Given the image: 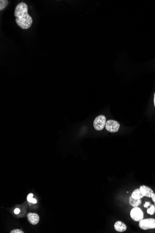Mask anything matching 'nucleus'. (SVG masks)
Segmentation results:
<instances>
[{
	"label": "nucleus",
	"mask_w": 155,
	"mask_h": 233,
	"mask_svg": "<svg viewBox=\"0 0 155 233\" xmlns=\"http://www.w3.org/2000/svg\"><path fill=\"white\" fill-rule=\"evenodd\" d=\"M154 104L155 107V93H154Z\"/></svg>",
	"instance_id": "nucleus-19"
},
{
	"label": "nucleus",
	"mask_w": 155,
	"mask_h": 233,
	"mask_svg": "<svg viewBox=\"0 0 155 233\" xmlns=\"http://www.w3.org/2000/svg\"><path fill=\"white\" fill-rule=\"evenodd\" d=\"M10 233H24L22 230L19 229H14L10 232Z\"/></svg>",
	"instance_id": "nucleus-13"
},
{
	"label": "nucleus",
	"mask_w": 155,
	"mask_h": 233,
	"mask_svg": "<svg viewBox=\"0 0 155 233\" xmlns=\"http://www.w3.org/2000/svg\"><path fill=\"white\" fill-rule=\"evenodd\" d=\"M31 203H34V204H35L37 203V200L35 199L32 198V199L30 200V202Z\"/></svg>",
	"instance_id": "nucleus-16"
},
{
	"label": "nucleus",
	"mask_w": 155,
	"mask_h": 233,
	"mask_svg": "<svg viewBox=\"0 0 155 233\" xmlns=\"http://www.w3.org/2000/svg\"><path fill=\"white\" fill-rule=\"evenodd\" d=\"M151 204H152L150 201H146L145 203H144V205H143V207H144V208H148L151 205Z\"/></svg>",
	"instance_id": "nucleus-14"
},
{
	"label": "nucleus",
	"mask_w": 155,
	"mask_h": 233,
	"mask_svg": "<svg viewBox=\"0 0 155 233\" xmlns=\"http://www.w3.org/2000/svg\"><path fill=\"white\" fill-rule=\"evenodd\" d=\"M105 127L108 131L110 133H116L119 130L120 124L117 121L109 120L106 123Z\"/></svg>",
	"instance_id": "nucleus-5"
},
{
	"label": "nucleus",
	"mask_w": 155,
	"mask_h": 233,
	"mask_svg": "<svg viewBox=\"0 0 155 233\" xmlns=\"http://www.w3.org/2000/svg\"><path fill=\"white\" fill-rule=\"evenodd\" d=\"M139 227L141 229L146 230L155 228V219L148 218L139 221Z\"/></svg>",
	"instance_id": "nucleus-2"
},
{
	"label": "nucleus",
	"mask_w": 155,
	"mask_h": 233,
	"mask_svg": "<svg viewBox=\"0 0 155 233\" xmlns=\"http://www.w3.org/2000/svg\"><path fill=\"white\" fill-rule=\"evenodd\" d=\"M140 189L143 195L145 197L151 198L154 194L153 190L151 188L143 185L140 187Z\"/></svg>",
	"instance_id": "nucleus-6"
},
{
	"label": "nucleus",
	"mask_w": 155,
	"mask_h": 233,
	"mask_svg": "<svg viewBox=\"0 0 155 233\" xmlns=\"http://www.w3.org/2000/svg\"><path fill=\"white\" fill-rule=\"evenodd\" d=\"M151 199H152L153 202H154V203H155V193L153 194V195H152V197H151Z\"/></svg>",
	"instance_id": "nucleus-18"
},
{
	"label": "nucleus",
	"mask_w": 155,
	"mask_h": 233,
	"mask_svg": "<svg viewBox=\"0 0 155 233\" xmlns=\"http://www.w3.org/2000/svg\"><path fill=\"white\" fill-rule=\"evenodd\" d=\"M155 203V205H155V203Z\"/></svg>",
	"instance_id": "nucleus-20"
},
{
	"label": "nucleus",
	"mask_w": 155,
	"mask_h": 233,
	"mask_svg": "<svg viewBox=\"0 0 155 233\" xmlns=\"http://www.w3.org/2000/svg\"><path fill=\"white\" fill-rule=\"evenodd\" d=\"M115 229L118 232H123L126 231L127 229V226L126 225L121 221H116L114 225Z\"/></svg>",
	"instance_id": "nucleus-8"
},
{
	"label": "nucleus",
	"mask_w": 155,
	"mask_h": 233,
	"mask_svg": "<svg viewBox=\"0 0 155 233\" xmlns=\"http://www.w3.org/2000/svg\"><path fill=\"white\" fill-rule=\"evenodd\" d=\"M8 1L7 0H1L0 1V10H3L8 5Z\"/></svg>",
	"instance_id": "nucleus-11"
},
{
	"label": "nucleus",
	"mask_w": 155,
	"mask_h": 233,
	"mask_svg": "<svg viewBox=\"0 0 155 233\" xmlns=\"http://www.w3.org/2000/svg\"><path fill=\"white\" fill-rule=\"evenodd\" d=\"M33 195H33V194H29L28 195V197H27V201L28 202H30V200L33 198Z\"/></svg>",
	"instance_id": "nucleus-15"
},
{
	"label": "nucleus",
	"mask_w": 155,
	"mask_h": 233,
	"mask_svg": "<svg viewBox=\"0 0 155 233\" xmlns=\"http://www.w3.org/2000/svg\"><path fill=\"white\" fill-rule=\"evenodd\" d=\"M27 218L29 222L32 225H36L39 222L40 218L39 215L35 213H29L27 215Z\"/></svg>",
	"instance_id": "nucleus-7"
},
{
	"label": "nucleus",
	"mask_w": 155,
	"mask_h": 233,
	"mask_svg": "<svg viewBox=\"0 0 155 233\" xmlns=\"http://www.w3.org/2000/svg\"><path fill=\"white\" fill-rule=\"evenodd\" d=\"M107 123L106 117L104 115H100L96 117L94 120V126L96 130H102L105 126Z\"/></svg>",
	"instance_id": "nucleus-4"
},
{
	"label": "nucleus",
	"mask_w": 155,
	"mask_h": 233,
	"mask_svg": "<svg viewBox=\"0 0 155 233\" xmlns=\"http://www.w3.org/2000/svg\"><path fill=\"white\" fill-rule=\"evenodd\" d=\"M20 210L19 208H16V209H15V211H14V212H15V214H18L20 213Z\"/></svg>",
	"instance_id": "nucleus-17"
},
{
	"label": "nucleus",
	"mask_w": 155,
	"mask_h": 233,
	"mask_svg": "<svg viewBox=\"0 0 155 233\" xmlns=\"http://www.w3.org/2000/svg\"><path fill=\"white\" fill-rule=\"evenodd\" d=\"M130 216L133 220L135 221H139L143 219L144 214L143 211L138 207H134L130 211Z\"/></svg>",
	"instance_id": "nucleus-3"
},
{
	"label": "nucleus",
	"mask_w": 155,
	"mask_h": 233,
	"mask_svg": "<svg viewBox=\"0 0 155 233\" xmlns=\"http://www.w3.org/2000/svg\"><path fill=\"white\" fill-rule=\"evenodd\" d=\"M147 213L148 214H150V215H153L155 214V205L151 204V205L149 207L147 208Z\"/></svg>",
	"instance_id": "nucleus-12"
},
{
	"label": "nucleus",
	"mask_w": 155,
	"mask_h": 233,
	"mask_svg": "<svg viewBox=\"0 0 155 233\" xmlns=\"http://www.w3.org/2000/svg\"><path fill=\"white\" fill-rule=\"evenodd\" d=\"M14 15L16 17V24L22 29L26 30L32 26L33 19L28 13V6L25 2H21L16 5Z\"/></svg>",
	"instance_id": "nucleus-1"
},
{
	"label": "nucleus",
	"mask_w": 155,
	"mask_h": 233,
	"mask_svg": "<svg viewBox=\"0 0 155 233\" xmlns=\"http://www.w3.org/2000/svg\"><path fill=\"white\" fill-rule=\"evenodd\" d=\"M131 197L135 199H141L143 197H144V195L142 193L140 188H137L133 191L131 194Z\"/></svg>",
	"instance_id": "nucleus-9"
},
{
	"label": "nucleus",
	"mask_w": 155,
	"mask_h": 233,
	"mask_svg": "<svg viewBox=\"0 0 155 233\" xmlns=\"http://www.w3.org/2000/svg\"><path fill=\"white\" fill-rule=\"evenodd\" d=\"M129 203L133 207H137L141 204L142 200L141 199H135L131 196L129 197Z\"/></svg>",
	"instance_id": "nucleus-10"
}]
</instances>
